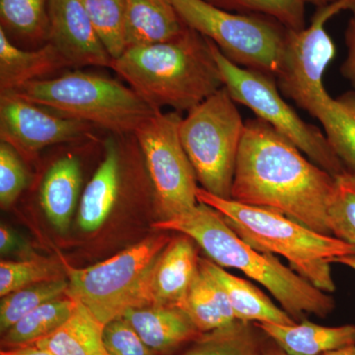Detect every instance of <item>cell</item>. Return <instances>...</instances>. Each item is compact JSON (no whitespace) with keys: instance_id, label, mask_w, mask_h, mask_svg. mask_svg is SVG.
Masks as SVG:
<instances>
[{"instance_id":"cell-1","label":"cell","mask_w":355,"mask_h":355,"mask_svg":"<svg viewBox=\"0 0 355 355\" xmlns=\"http://www.w3.org/2000/svg\"><path fill=\"white\" fill-rule=\"evenodd\" d=\"M336 189L330 173L261 119L245 121L231 200L284 214L331 236L328 211Z\"/></svg>"},{"instance_id":"cell-2","label":"cell","mask_w":355,"mask_h":355,"mask_svg":"<svg viewBox=\"0 0 355 355\" xmlns=\"http://www.w3.org/2000/svg\"><path fill=\"white\" fill-rule=\"evenodd\" d=\"M153 227L190 236L216 265L240 270L265 286L296 323L310 314L324 319L335 310V299L329 293L280 263L275 254L250 246L209 205L198 202L180 216L156 221Z\"/></svg>"},{"instance_id":"cell-3","label":"cell","mask_w":355,"mask_h":355,"mask_svg":"<svg viewBox=\"0 0 355 355\" xmlns=\"http://www.w3.org/2000/svg\"><path fill=\"white\" fill-rule=\"evenodd\" d=\"M112 69L156 111L188 113L224 87L209 40L188 26L171 41L127 49Z\"/></svg>"},{"instance_id":"cell-4","label":"cell","mask_w":355,"mask_h":355,"mask_svg":"<svg viewBox=\"0 0 355 355\" xmlns=\"http://www.w3.org/2000/svg\"><path fill=\"white\" fill-rule=\"evenodd\" d=\"M197 198L220 212L250 246L261 253L284 257L294 272L327 293L336 291L331 260L355 256L354 245L318 233L273 210L216 197L202 188L198 189Z\"/></svg>"},{"instance_id":"cell-5","label":"cell","mask_w":355,"mask_h":355,"mask_svg":"<svg viewBox=\"0 0 355 355\" xmlns=\"http://www.w3.org/2000/svg\"><path fill=\"white\" fill-rule=\"evenodd\" d=\"M11 93L111 135H133L144 121L160 112L128 84L80 69L33 81Z\"/></svg>"},{"instance_id":"cell-6","label":"cell","mask_w":355,"mask_h":355,"mask_svg":"<svg viewBox=\"0 0 355 355\" xmlns=\"http://www.w3.org/2000/svg\"><path fill=\"white\" fill-rule=\"evenodd\" d=\"M171 236H149L108 260L85 268L67 270V295L85 305L103 324L128 309L150 305L154 266Z\"/></svg>"},{"instance_id":"cell-7","label":"cell","mask_w":355,"mask_h":355,"mask_svg":"<svg viewBox=\"0 0 355 355\" xmlns=\"http://www.w3.org/2000/svg\"><path fill=\"white\" fill-rule=\"evenodd\" d=\"M184 24L216 44L233 64L277 78L291 30L258 14L229 12L205 0H171Z\"/></svg>"},{"instance_id":"cell-8","label":"cell","mask_w":355,"mask_h":355,"mask_svg":"<svg viewBox=\"0 0 355 355\" xmlns=\"http://www.w3.org/2000/svg\"><path fill=\"white\" fill-rule=\"evenodd\" d=\"M245 123L225 87L182 118L179 135L203 190L231 200Z\"/></svg>"},{"instance_id":"cell-9","label":"cell","mask_w":355,"mask_h":355,"mask_svg":"<svg viewBox=\"0 0 355 355\" xmlns=\"http://www.w3.org/2000/svg\"><path fill=\"white\" fill-rule=\"evenodd\" d=\"M210 44L224 87L236 104L252 110L259 119L291 140L301 153L324 171L335 177L345 172L326 135L303 121L282 99L275 77L233 64L214 42L210 41Z\"/></svg>"},{"instance_id":"cell-10","label":"cell","mask_w":355,"mask_h":355,"mask_svg":"<svg viewBox=\"0 0 355 355\" xmlns=\"http://www.w3.org/2000/svg\"><path fill=\"white\" fill-rule=\"evenodd\" d=\"M181 114L157 112L133 135L144 157L160 219L173 218L197 207L198 180L179 135Z\"/></svg>"},{"instance_id":"cell-11","label":"cell","mask_w":355,"mask_h":355,"mask_svg":"<svg viewBox=\"0 0 355 355\" xmlns=\"http://www.w3.org/2000/svg\"><path fill=\"white\" fill-rule=\"evenodd\" d=\"M343 10L352 11L355 17V0L319 7L308 27L289 31L284 62L275 79L282 95L310 114L329 95L323 77L336 51L324 24Z\"/></svg>"},{"instance_id":"cell-12","label":"cell","mask_w":355,"mask_h":355,"mask_svg":"<svg viewBox=\"0 0 355 355\" xmlns=\"http://www.w3.org/2000/svg\"><path fill=\"white\" fill-rule=\"evenodd\" d=\"M95 130L12 93L0 94V139L24 160H34L46 147L91 139Z\"/></svg>"},{"instance_id":"cell-13","label":"cell","mask_w":355,"mask_h":355,"mask_svg":"<svg viewBox=\"0 0 355 355\" xmlns=\"http://www.w3.org/2000/svg\"><path fill=\"white\" fill-rule=\"evenodd\" d=\"M50 34L55 46L69 67L111 69L113 58L91 22L83 0H49Z\"/></svg>"},{"instance_id":"cell-14","label":"cell","mask_w":355,"mask_h":355,"mask_svg":"<svg viewBox=\"0 0 355 355\" xmlns=\"http://www.w3.org/2000/svg\"><path fill=\"white\" fill-rule=\"evenodd\" d=\"M132 135H112L105 141L102 162L86 184L78 205L79 227L94 232L111 216L125 181V160Z\"/></svg>"},{"instance_id":"cell-15","label":"cell","mask_w":355,"mask_h":355,"mask_svg":"<svg viewBox=\"0 0 355 355\" xmlns=\"http://www.w3.org/2000/svg\"><path fill=\"white\" fill-rule=\"evenodd\" d=\"M198 244L182 233L171 238L154 266L150 305L178 306L200 270Z\"/></svg>"},{"instance_id":"cell-16","label":"cell","mask_w":355,"mask_h":355,"mask_svg":"<svg viewBox=\"0 0 355 355\" xmlns=\"http://www.w3.org/2000/svg\"><path fill=\"white\" fill-rule=\"evenodd\" d=\"M123 318L156 355L172 354L180 347L190 345L202 334L176 306L132 308Z\"/></svg>"},{"instance_id":"cell-17","label":"cell","mask_w":355,"mask_h":355,"mask_svg":"<svg viewBox=\"0 0 355 355\" xmlns=\"http://www.w3.org/2000/svg\"><path fill=\"white\" fill-rule=\"evenodd\" d=\"M83 167L76 154L60 156L44 173L40 203L53 227L65 232L80 202Z\"/></svg>"},{"instance_id":"cell-18","label":"cell","mask_w":355,"mask_h":355,"mask_svg":"<svg viewBox=\"0 0 355 355\" xmlns=\"http://www.w3.org/2000/svg\"><path fill=\"white\" fill-rule=\"evenodd\" d=\"M69 69L57 49L46 43L34 50L16 46L0 28V94L11 93L33 81L50 78Z\"/></svg>"},{"instance_id":"cell-19","label":"cell","mask_w":355,"mask_h":355,"mask_svg":"<svg viewBox=\"0 0 355 355\" xmlns=\"http://www.w3.org/2000/svg\"><path fill=\"white\" fill-rule=\"evenodd\" d=\"M254 324L291 355H322L355 345L354 324L324 327L307 319L294 324Z\"/></svg>"},{"instance_id":"cell-20","label":"cell","mask_w":355,"mask_h":355,"mask_svg":"<svg viewBox=\"0 0 355 355\" xmlns=\"http://www.w3.org/2000/svg\"><path fill=\"white\" fill-rule=\"evenodd\" d=\"M200 266L225 291L238 321L249 323L294 324L296 322L272 299L248 280L236 277L209 259L200 258Z\"/></svg>"},{"instance_id":"cell-21","label":"cell","mask_w":355,"mask_h":355,"mask_svg":"<svg viewBox=\"0 0 355 355\" xmlns=\"http://www.w3.org/2000/svg\"><path fill=\"white\" fill-rule=\"evenodd\" d=\"M186 28L171 0H127V49L171 41Z\"/></svg>"},{"instance_id":"cell-22","label":"cell","mask_w":355,"mask_h":355,"mask_svg":"<svg viewBox=\"0 0 355 355\" xmlns=\"http://www.w3.org/2000/svg\"><path fill=\"white\" fill-rule=\"evenodd\" d=\"M104 327L85 305L76 301L69 319L33 345L53 355H109L103 340Z\"/></svg>"},{"instance_id":"cell-23","label":"cell","mask_w":355,"mask_h":355,"mask_svg":"<svg viewBox=\"0 0 355 355\" xmlns=\"http://www.w3.org/2000/svg\"><path fill=\"white\" fill-rule=\"evenodd\" d=\"M177 307L190 318L200 333L219 330L237 321L225 291L200 266Z\"/></svg>"},{"instance_id":"cell-24","label":"cell","mask_w":355,"mask_h":355,"mask_svg":"<svg viewBox=\"0 0 355 355\" xmlns=\"http://www.w3.org/2000/svg\"><path fill=\"white\" fill-rule=\"evenodd\" d=\"M323 125L331 148L345 167L355 175V90L329 97L314 116Z\"/></svg>"},{"instance_id":"cell-25","label":"cell","mask_w":355,"mask_h":355,"mask_svg":"<svg viewBox=\"0 0 355 355\" xmlns=\"http://www.w3.org/2000/svg\"><path fill=\"white\" fill-rule=\"evenodd\" d=\"M268 336L254 323L235 321L202 333L180 355H261Z\"/></svg>"},{"instance_id":"cell-26","label":"cell","mask_w":355,"mask_h":355,"mask_svg":"<svg viewBox=\"0 0 355 355\" xmlns=\"http://www.w3.org/2000/svg\"><path fill=\"white\" fill-rule=\"evenodd\" d=\"M49 0H0V28L11 42L44 46L49 42Z\"/></svg>"},{"instance_id":"cell-27","label":"cell","mask_w":355,"mask_h":355,"mask_svg":"<svg viewBox=\"0 0 355 355\" xmlns=\"http://www.w3.org/2000/svg\"><path fill=\"white\" fill-rule=\"evenodd\" d=\"M76 306V301L67 295L40 306L2 334V349L35 345L60 328L69 319Z\"/></svg>"},{"instance_id":"cell-28","label":"cell","mask_w":355,"mask_h":355,"mask_svg":"<svg viewBox=\"0 0 355 355\" xmlns=\"http://www.w3.org/2000/svg\"><path fill=\"white\" fill-rule=\"evenodd\" d=\"M67 279L40 282L18 289L1 297L0 302V331H8L26 315L40 306L67 295Z\"/></svg>"},{"instance_id":"cell-29","label":"cell","mask_w":355,"mask_h":355,"mask_svg":"<svg viewBox=\"0 0 355 355\" xmlns=\"http://www.w3.org/2000/svg\"><path fill=\"white\" fill-rule=\"evenodd\" d=\"M98 36L113 60L127 50V0H83Z\"/></svg>"},{"instance_id":"cell-30","label":"cell","mask_w":355,"mask_h":355,"mask_svg":"<svg viewBox=\"0 0 355 355\" xmlns=\"http://www.w3.org/2000/svg\"><path fill=\"white\" fill-rule=\"evenodd\" d=\"M62 279H67L65 266L53 259L35 256L25 261H1L0 296L40 282Z\"/></svg>"},{"instance_id":"cell-31","label":"cell","mask_w":355,"mask_h":355,"mask_svg":"<svg viewBox=\"0 0 355 355\" xmlns=\"http://www.w3.org/2000/svg\"><path fill=\"white\" fill-rule=\"evenodd\" d=\"M229 12L258 14L273 18L289 30L300 31L305 26V3L301 0H205Z\"/></svg>"},{"instance_id":"cell-32","label":"cell","mask_w":355,"mask_h":355,"mask_svg":"<svg viewBox=\"0 0 355 355\" xmlns=\"http://www.w3.org/2000/svg\"><path fill=\"white\" fill-rule=\"evenodd\" d=\"M336 179V193L329 207V227L331 236L355 246V175L345 172Z\"/></svg>"},{"instance_id":"cell-33","label":"cell","mask_w":355,"mask_h":355,"mask_svg":"<svg viewBox=\"0 0 355 355\" xmlns=\"http://www.w3.org/2000/svg\"><path fill=\"white\" fill-rule=\"evenodd\" d=\"M29 184V175L20 154L7 144L0 142V205L10 207Z\"/></svg>"},{"instance_id":"cell-34","label":"cell","mask_w":355,"mask_h":355,"mask_svg":"<svg viewBox=\"0 0 355 355\" xmlns=\"http://www.w3.org/2000/svg\"><path fill=\"white\" fill-rule=\"evenodd\" d=\"M103 340L109 355H156L123 317L105 324Z\"/></svg>"},{"instance_id":"cell-35","label":"cell","mask_w":355,"mask_h":355,"mask_svg":"<svg viewBox=\"0 0 355 355\" xmlns=\"http://www.w3.org/2000/svg\"><path fill=\"white\" fill-rule=\"evenodd\" d=\"M345 42L347 55L340 67V73L355 90V17L349 21L345 32Z\"/></svg>"},{"instance_id":"cell-36","label":"cell","mask_w":355,"mask_h":355,"mask_svg":"<svg viewBox=\"0 0 355 355\" xmlns=\"http://www.w3.org/2000/svg\"><path fill=\"white\" fill-rule=\"evenodd\" d=\"M29 247L16 234L12 229L1 224L0 226V252L1 254H12L15 252H28Z\"/></svg>"},{"instance_id":"cell-37","label":"cell","mask_w":355,"mask_h":355,"mask_svg":"<svg viewBox=\"0 0 355 355\" xmlns=\"http://www.w3.org/2000/svg\"><path fill=\"white\" fill-rule=\"evenodd\" d=\"M0 355H53L51 352L40 349L35 345L29 347H16V349H1Z\"/></svg>"},{"instance_id":"cell-38","label":"cell","mask_w":355,"mask_h":355,"mask_svg":"<svg viewBox=\"0 0 355 355\" xmlns=\"http://www.w3.org/2000/svg\"><path fill=\"white\" fill-rule=\"evenodd\" d=\"M261 355H291L284 352L282 347H279L273 340L268 338L265 347H263V354Z\"/></svg>"},{"instance_id":"cell-39","label":"cell","mask_w":355,"mask_h":355,"mask_svg":"<svg viewBox=\"0 0 355 355\" xmlns=\"http://www.w3.org/2000/svg\"><path fill=\"white\" fill-rule=\"evenodd\" d=\"M331 263H340L355 270V256L338 257L331 260Z\"/></svg>"},{"instance_id":"cell-40","label":"cell","mask_w":355,"mask_h":355,"mask_svg":"<svg viewBox=\"0 0 355 355\" xmlns=\"http://www.w3.org/2000/svg\"><path fill=\"white\" fill-rule=\"evenodd\" d=\"M322 355H355V345L343 347V349L331 350V352H324V354Z\"/></svg>"},{"instance_id":"cell-41","label":"cell","mask_w":355,"mask_h":355,"mask_svg":"<svg viewBox=\"0 0 355 355\" xmlns=\"http://www.w3.org/2000/svg\"><path fill=\"white\" fill-rule=\"evenodd\" d=\"M304 3L313 4L319 8V7H323L329 6V4L334 3V2L338 1V0H301Z\"/></svg>"}]
</instances>
